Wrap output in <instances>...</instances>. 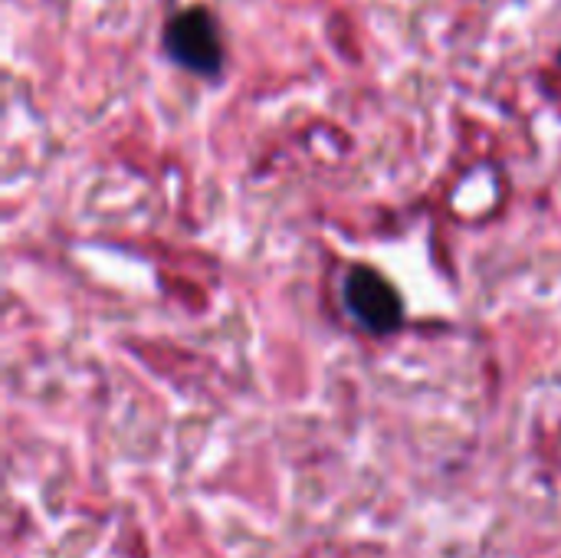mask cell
Here are the masks:
<instances>
[{"mask_svg":"<svg viewBox=\"0 0 561 558\" xmlns=\"http://www.w3.org/2000/svg\"><path fill=\"white\" fill-rule=\"evenodd\" d=\"M164 49L174 62L187 66L191 72L214 76L224 66V43L214 16L204 7L178 13L164 30Z\"/></svg>","mask_w":561,"mask_h":558,"instance_id":"cell-1","label":"cell"},{"mask_svg":"<svg viewBox=\"0 0 561 558\" xmlns=\"http://www.w3.org/2000/svg\"><path fill=\"white\" fill-rule=\"evenodd\" d=\"M345 303L348 312L375 335H388L401 326L404 306L398 289L371 266H352L345 276Z\"/></svg>","mask_w":561,"mask_h":558,"instance_id":"cell-2","label":"cell"}]
</instances>
